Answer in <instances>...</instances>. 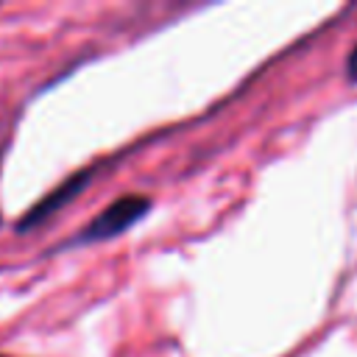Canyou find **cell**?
Returning a JSON list of instances; mask_svg holds the SVG:
<instances>
[{
    "label": "cell",
    "instance_id": "7a4b0ae2",
    "mask_svg": "<svg viewBox=\"0 0 357 357\" xmlns=\"http://www.w3.org/2000/svg\"><path fill=\"white\" fill-rule=\"evenodd\" d=\"M89 173H92V170H84V173L70 176V178H67L56 192L45 195V198H42V201H39V204H36V206L22 218V220H20V226H17V229H20V231H28V229L39 226L42 220H47L56 209H61L67 201H73V195H75V192H81V190L89 184Z\"/></svg>",
    "mask_w": 357,
    "mask_h": 357
},
{
    "label": "cell",
    "instance_id": "277c9868",
    "mask_svg": "<svg viewBox=\"0 0 357 357\" xmlns=\"http://www.w3.org/2000/svg\"><path fill=\"white\" fill-rule=\"evenodd\" d=\"M0 357H3V354H0Z\"/></svg>",
    "mask_w": 357,
    "mask_h": 357
},
{
    "label": "cell",
    "instance_id": "6da1fadb",
    "mask_svg": "<svg viewBox=\"0 0 357 357\" xmlns=\"http://www.w3.org/2000/svg\"><path fill=\"white\" fill-rule=\"evenodd\" d=\"M151 212V198L148 195H137V192H131V195H120V198H114L73 243H81V245H86V243H100V240H112V237H117V234H123V231H128L139 218H145Z\"/></svg>",
    "mask_w": 357,
    "mask_h": 357
},
{
    "label": "cell",
    "instance_id": "3957f363",
    "mask_svg": "<svg viewBox=\"0 0 357 357\" xmlns=\"http://www.w3.org/2000/svg\"><path fill=\"white\" fill-rule=\"evenodd\" d=\"M346 75H349V81H357V45L351 47V53L346 59Z\"/></svg>",
    "mask_w": 357,
    "mask_h": 357
}]
</instances>
